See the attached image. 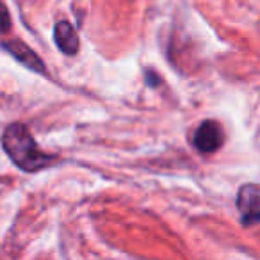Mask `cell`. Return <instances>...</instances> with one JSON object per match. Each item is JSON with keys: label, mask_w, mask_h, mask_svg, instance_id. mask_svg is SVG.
I'll return each instance as SVG.
<instances>
[{"label": "cell", "mask_w": 260, "mask_h": 260, "mask_svg": "<svg viewBox=\"0 0 260 260\" xmlns=\"http://www.w3.org/2000/svg\"><path fill=\"white\" fill-rule=\"evenodd\" d=\"M2 146L9 159L27 173H36V171L50 166L54 160V157L41 152L30 134V130L22 123H13L4 130Z\"/></svg>", "instance_id": "6da1fadb"}, {"label": "cell", "mask_w": 260, "mask_h": 260, "mask_svg": "<svg viewBox=\"0 0 260 260\" xmlns=\"http://www.w3.org/2000/svg\"><path fill=\"white\" fill-rule=\"evenodd\" d=\"M194 146L202 153H214L223 146L224 143V130L214 119H207L196 128L194 132Z\"/></svg>", "instance_id": "7a4b0ae2"}, {"label": "cell", "mask_w": 260, "mask_h": 260, "mask_svg": "<svg viewBox=\"0 0 260 260\" xmlns=\"http://www.w3.org/2000/svg\"><path fill=\"white\" fill-rule=\"evenodd\" d=\"M260 200L258 187L255 184H246L241 187L237 196V209L241 212V219L244 224H255L260 219Z\"/></svg>", "instance_id": "3957f363"}, {"label": "cell", "mask_w": 260, "mask_h": 260, "mask_svg": "<svg viewBox=\"0 0 260 260\" xmlns=\"http://www.w3.org/2000/svg\"><path fill=\"white\" fill-rule=\"evenodd\" d=\"M54 40L59 50L66 55H75L79 50V36L70 22H57L54 27Z\"/></svg>", "instance_id": "277c9868"}, {"label": "cell", "mask_w": 260, "mask_h": 260, "mask_svg": "<svg viewBox=\"0 0 260 260\" xmlns=\"http://www.w3.org/2000/svg\"><path fill=\"white\" fill-rule=\"evenodd\" d=\"M4 47L13 57L18 59L27 68L34 70V72H38V73H45V66H43V62H41V59L38 57L25 43H22V41H8Z\"/></svg>", "instance_id": "5b68a950"}, {"label": "cell", "mask_w": 260, "mask_h": 260, "mask_svg": "<svg viewBox=\"0 0 260 260\" xmlns=\"http://www.w3.org/2000/svg\"><path fill=\"white\" fill-rule=\"evenodd\" d=\"M11 29V16L2 2H0V32H8Z\"/></svg>", "instance_id": "8992f818"}]
</instances>
